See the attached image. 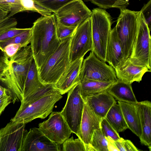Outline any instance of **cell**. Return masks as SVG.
Returning <instances> with one entry per match:
<instances>
[{
  "label": "cell",
  "mask_w": 151,
  "mask_h": 151,
  "mask_svg": "<svg viewBox=\"0 0 151 151\" xmlns=\"http://www.w3.org/2000/svg\"><path fill=\"white\" fill-rule=\"evenodd\" d=\"M33 58L30 45L21 48L12 57L3 52L0 57V82L6 87L13 104L22 100L26 79Z\"/></svg>",
  "instance_id": "6da1fadb"
},
{
  "label": "cell",
  "mask_w": 151,
  "mask_h": 151,
  "mask_svg": "<svg viewBox=\"0 0 151 151\" xmlns=\"http://www.w3.org/2000/svg\"><path fill=\"white\" fill-rule=\"evenodd\" d=\"M56 24L54 13L41 17L33 23L30 43L38 71L60 43L56 35Z\"/></svg>",
  "instance_id": "7a4b0ae2"
},
{
  "label": "cell",
  "mask_w": 151,
  "mask_h": 151,
  "mask_svg": "<svg viewBox=\"0 0 151 151\" xmlns=\"http://www.w3.org/2000/svg\"><path fill=\"white\" fill-rule=\"evenodd\" d=\"M72 37L61 42L56 50L38 70L40 79L43 84H56L69 65Z\"/></svg>",
  "instance_id": "3957f363"
},
{
  "label": "cell",
  "mask_w": 151,
  "mask_h": 151,
  "mask_svg": "<svg viewBox=\"0 0 151 151\" xmlns=\"http://www.w3.org/2000/svg\"><path fill=\"white\" fill-rule=\"evenodd\" d=\"M93 52L100 60L106 62L107 46L111 30L112 19L105 10L93 9L91 17Z\"/></svg>",
  "instance_id": "277c9868"
},
{
  "label": "cell",
  "mask_w": 151,
  "mask_h": 151,
  "mask_svg": "<svg viewBox=\"0 0 151 151\" xmlns=\"http://www.w3.org/2000/svg\"><path fill=\"white\" fill-rule=\"evenodd\" d=\"M62 98V95L57 90L34 101L21 104L11 120L26 124L37 118L44 119L52 112L55 104Z\"/></svg>",
  "instance_id": "5b68a950"
},
{
  "label": "cell",
  "mask_w": 151,
  "mask_h": 151,
  "mask_svg": "<svg viewBox=\"0 0 151 151\" xmlns=\"http://www.w3.org/2000/svg\"><path fill=\"white\" fill-rule=\"evenodd\" d=\"M120 12L114 28L121 45L123 62L131 54L137 35L139 11L124 8Z\"/></svg>",
  "instance_id": "8992f818"
},
{
  "label": "cell",
  "mask_w": 151,
  "mask_h": 151,
  "mask_svg": "<svg viewBox=\"0 0 151 151\" xmlns=\"http://www.w3.org/2000/svg\"><path fill=\"white\" fill-rule=\"evenodd\" d=\"M150 31L141 12L139 11L137 35L129 59L133 64L146 66L151 70Z\"/></svg>",
  "instance_id": "52a82bcc"
},
{
  "label": "cell",
  "mask_w": 151,
  "mask_h": 151,
  "mask_svg": "<svg viewBox=\"0 0 151 151\" xmlns=\"http://www.w3.org/2000/svg\"><path fill=\"white\" fill-rule=\"evenodd\" d=\"M79 78L80 81L88 79L109 82L117 80L114 69L99 59L92 51L83 60Z\"/></svg>",
  "instance_id": "ba28073f"
},
{
  "label": "cell",
  "mask_w": 151,
  "mask_h": 151,
  "mask_svg": "<svg viewBox=\"0 0 151 151\" xmlns=\"http://www.w3.org/2000/svg\"><path fill=\"white\" fill-rule=\"evenodd\" d=\"M84 104L79 82L68 92L66 104L60 112L72 132L77 136L80 131Z\"/></svg>",
  "instance_id": "9c48e42d"
},
{
  "label": "cell",
  "mask_w": 151,
  "mask_h": 151,
  "mask_svg": "<svg viewBox=\"0 0 151 151\" xmlns=\"http://www.w3.org/2000/svg\"><path fill=\"white\" fill-rule=\"evenodd\" d=\"M57 21L64 26L78 27L91 18V11L82 0H75L54 13Z\"/></svg>",
  "instance_id": "30bf717a"
},
{
  "label": "cell",
  "mask_w": 151,
  "mask_h": 151,
  "mask_svg": "<svg viewBox=\"0 0 151 151\" xmlns=\"http://www.w3.org/2000/svg\"><path fill=\"white\" fill-rule=\"evenodd\" d=\"M92 47L90 18L77 27L71 37L70 46V63L84 57L88 52L91 51Z\"/></svg>",
  "instance_id": "8fae6325"
},
{
  "label": "cell",
  "mask_w": 151,
  "mask_h": 151,
  "mask_svg": "<svg viewBox=\"0 0 151 151\" xmlns=\"http://www.w3.org/2000/svg\"><path fill=\"white\" fill-rule=\"evenodd\" d=\"M39 128L50 140L60 145L69 138L72 132L60 112H52Z\"/></svg>",
  "instance_id": "7c38bea8"
},
{
  "label": "cell",
  "mask_w": 151,
  "mask_h": 151,
  "mask_svg": "<svg viewBox=\"0 0 151 151\" xmlns=\"http://www.w3.org/2000/svg\"><path fill=\"white\" fill-rule=\"evenodd\" d=\"M26 124L10 120L0 130V151H22L28 132Z\"/></svg>",
  "instance_id": "4fadbf2b"
},
{
  "label": "cell",
  "mask_w": 151,
  "mask_h": 151,
  "mask_svg": "<svg viewBox=\"0 0 151 151\" xmlns=\"http://www.w3.org/2000/svg\"><path fill=\"white\" fill-rule=\"evenodd\" d=\"M60 145L50 140L39 128L34 127L28 132L22 151H60Z\"/></svg>",
  "instance_id": "5bb4252c"
},
{
  "label": "cell",
  "mask_w": 151,
  "mask_h": 151,
  "mask_svg": "<svg viewBox=\"0 0 151 151\" xmlns=\"http://www.w3.org/2000/svg\"><path fill=\"white\" fill-rule=\"evenodd\" d=\"M101 121L85 102L80 131L77 136L84 143L86 151H89L91 141L94 131L100 128Z\"/></svg>",
  "instance_id": "9a60e30c"
},
{
  "label": "cell",
  "mask_w": 151,
  "mask_h": 151,
  "mask_svg": "<svg viewBox=\"0 0 151 151\" xmlns=\"http://www.w3.org/2000/svg\"><path fill=\"white\" fill-rule=\"evenodd\" d=\"M84 57L70 63L57 82L54 85L56 89L64 94L80 82L79 76Z\"/></svg>",
  "instance_id": "2e32d148"
},
{
  "label": "cell",
  "mask_w": 151,
  "mask_h": 151,
  "mask_svg": "<svg viewBox=\"0 0 151 151\" xmlns=\"http://www.w3.org/2000/svg\"><path fill=\"white\" fill-rule=\"evenodd\" d=\"M114 70L118 80L130 84L134 82H140L146 73L151 71L146 66L133 64L129 58Z\"/></svg>",
  "instance_id": "e0dca14e"
},
{
  "label": "cell",
  "mask_w": 151,
  "mask_h": 151,
  "mask_svg": "<svg viewBox=\"0 0 151 151\" xmlns=\"http://www.w3.org/2000/svg\"><path fill=\"white\" fill-rule=\"evenodd\" d=\"M138 114L142 133L139 138L142 144L151 151V103L146 100L135 104Z\"/></svg>",
  "instance_id": "ac0fdd59"
},
{
  "label": "cell",
  "mask_w": 151,
  "mask_h": 151,
  "mask_svg": "<svg viewBox=\"0 0 151 151\" xmlns=\"http://www.w3.org/2000/svg\"><path fill=\"white\" fill-rule=\"evenodd\" d=\"M83 100L101 120L105 118L111 107L116 103L114 98L107 91L87 96Z\"/></svg>",
  "instance_id": "d6986e66"
},
{
  "label": "cell",
  "mask_w": 151,
  "mask_h": 151,
  "mask_svg": "<svg viewBox=\"0 0 151 151\" xmlns=\"http://www.w3.org/2000/svg\"><path fill=\"white\" fill-rule=\"evenodd\" d=\"M106 62L114 69L123 62L122 47L114 27L111 29L107 46Z\"/></svg>",
  "instance_id": "ffe728a7"
},
{
  "label": "cell",
  "mask_w": 151,
  "mask_h": 151,
  "mask_svg": "<svg viewBox=\"0 0 151 151\" xmlns=\"http://www.w3.org/2000/svg\"><path fill=\"white\" fill-rule=\"evenodd\" d=\"M128 128L139 138L142 131L135 104L118 101Z\"/></svg>",
  "instance_id": "44dd1931"
},
{
  "label": "cell",
  "mask_w": 151,
  "mask_h": 151,
  "mask_svg": "<svg viewBox=\"0 0 151 151\" xmlns=\"http://www.w3.org/2000/svg\"><path fill=\"white\" fill-rule=\"evenodd\" d=\"M107 91L118 101L133 104L138 102L131 84L118 79Z\"/></svg>",
  "instance_id": "7402d4cb"
},
{
  "label": "cell",
  "mask_w": 151,
  "mask_h": 151,
  "mask_svg": "<svg viewBox=\"0 0 151 151\" xmlns=\"http://www.w3.org/2000/svg\"><path fill=\"white\" fill-rule=\"evenodd\" d=\"M115 82H101L88 79L81 80L79 83L82 97L84 99L87 96L107 91Z\"/></svg>",
  "instance_id": "603a6c76"
},
{
  "label": "cell",
  "mask_w": 151,
  "mask_h": 151,
  "mask_svg": "<svg viewBox=\"0 0 151 151\" xmlns=\"http://www.w3.org/2000/svg\"><path fill=\"white\" fill-rule=\"evenodd\" d=\"M45 85L43 84L40 79L38 70L33 58L27 75L21 101Z\"/></svg>",
  "instance_id": "cb8c5ba5"
},
{
  "label": "cell",
  "mask_w": 151,
  "mask_h": 151,
  "mask_svg": "<svg viewBox=\"0 0 151 151\" xmlns=\"http://www.w3.org/2000/svg\"><path fill=\"white\" fill-rule=\"evenodd\" d=\"M105 118L118 133L128 128L121 108L116 103L111 107Z\"/></svg>",
  "instance_id": "d4e9b609"
},
{
  "label": "cell",
  "mask_w": 151,
  "mask_h": 151,
  "mask_svg": "<svg viewBox=\"0 0 151 151\" xmlns=\"http://www.w3.org/2000/svg\"><path fill=\"white\" fill-rule=\"evenodd\" d=\"M108 142L101 128L95 130L89 145V151H108Z\"/></svg>",
  "instance_id": "484cf974"
},
{
  "label": "cell",
  "mask_w": 151,
  "mask_h": 151,
  "mask_svg": "<svg viewBox=\"0 0 151 151\" xmlns=\"http://www.w3.org/2000/svg\"><path fill=\"white\" fill-rule=\"evenodd\" d=\"M32 34V27L29 28L25 31L14 37L0 41V50L2 52L6 46L12 44H19L23 47H26L30 43Z\"/></svg>",
  "instance_id": "4316f807"
},
{
  "label": "cell",
  "mask_w": 151,
  "mask_h": 151,
  "mask_svg": "<svg viewBox=\"0 0 151 151\" xmlns=\"http://www.w3.org/2000/svg\"><path fill=\"white\" fill-rule=\"evenodd\" d=\"M91 2L101 8H115L120 9L126 8L129 4V0H84Z\"/></svg>",
  "instance_id": "83f0119b"
},
{
  "label": "cell",
  "mask_w": 151,
  "mask_h": 151,
  "mask_svg": "<svg viewBox=\"0 0 151 151\" xmlns=\"http://www.w3.org/2000/svg\"><path fill=\"white\" fill-rule=\"evenodd\" d=\"M20 2L25 11L36 12L43 16L50 15L53 13L33 0H20Z\"/></svg>",
  "instance_id": "f1b7e54d"
},
{
  "label": "cell",
  "mask_w": 151,
  "mask_h": 151,
  "mask_svg": "<svg viewBox=\"0 0 151 151\" xmlns=\"http://www.w3.org/2000/svg\"><path fill=\"white\" fill-rule=\"evenodd\" d=\"M63 151H86V146L79 138L74 139L73 137L66 140L63 143Z\"/></svg>",
  "instance_id": "f546056e"
},
{
  "label": "cell",
  "mask_w": 151,
  "mask_h": 151,
  "mask_svg": "<svg viewBox=\"0 0 151 151\" xmlns=\"http://www.w3.org/2000/svg\"><path fill=\"white\" fill-rule=\"evenodd\" d=\"M45 8L54 13L58 9L75 0H33Z\"/></svg>",
  "instance_id": "4dcf8cb0"
},
{
  "label": "cell",
  "mask_w": 151,
  "mask_h": 151,
  "mask_svg": "<svg viewBox=\"0 0 151 151\" xmlns=\"http://www.w3.org/2000/svg\"><path fill=\"white\" fill-rule=\"evenodd\" d=\"M101 130L105 136L109 137L114 141L120 139L119 133L108 122L105 118L102 119L100 124Z\"/></svg>",
  "instance_id": "1f68e13d"
},
{
  "label": "cell",
  "mask_w": 151,
  "mask_h": 151,
  "mask_svg": "<svg viewBox=\"0 0 151 151\" xmlns=\"http://www.w3.org/2000/svg\"><path fill=\"white\" fill-rule=\"evenodd\" d=\"M77 27L64 26L57 21L56 32L58 39L61 42L69 37L72 36Z\"/></svg>",
  "instance_id": "d6a6232c"
},
{
  "label": "cell",
  "mask_w": 151,
  "mask_h": 151,
  "mask_svg": "<svg viewBox=\"0 0 151 151\" xmlns=\"http://www.w3.org/2000/svg\"><path fill=\"white\" fill-rule=\"evenodd\" d=\"M9 14L5 18L0 19V35L9 29L16 27L17 24V19L10 17Z\"/></svg>",
  "instance_id": "836d02e7"
},
{
  "label": "cell",
  "mask_w": 151,
  "mask_h": 151,
  "mask_svg": "<svg viewBox=\"0 0 151 151\" xmlns=\"http://www.w3.org/2000/svg\"><path fill=\"white\" fill-rule=\"evenodd\" d=\"M28 29V28H17L16 27L10 29L0 35V41L14 37L24 32Z\"/></svg>",
  "instance_id": "e575fe53"
},
{
  "label": "cell",
  "mask_w": 151,
  "mask_h": 151,
  "mask_svg": "<svg viewBox=\"0 0 151 151\" xmlns=\"http://www.w3.org/2000/svg\"><path fill=\"white\" fill-rule=\"evenodd\" d=\"M140 11L141 12L145 20L148 27L151 30V0L144 5Z\"/></svg>",
  "instance_id": "d590c367"
},
{
  "label": "cell",
  "mask_w": 151,
  "mask_h": 151,
  "mask_svg": "<svg viewBox=\"0 0 151 151\" xmlns=\"http://www.w3.org/2000/svg\"><path fill=\"white\" fill-rule=\"evenodd\" d=\"M22 47H23L21 44H10L4 48L2 52L5 53L7 56L11 57L14 55Z\"/></svg>",
  "instance_id": "8d00e7d4"
},
{
  "label": "cell",
  "mask_w": 151,
  "mask_h": 151,
  "mask_svg": "<svg viewBox=\"0 0 151 151\" xmlns=\"http://www.w3.org/2000/svg\"><path fill=\"white\" fill-rule=\"evenodd\" d=\"M12 102V98L8 94L0 98V116L5 108Z\"/></svg>",
  "instance_id": "74e56055"
},
{
  "label": "cell",
  "mask_w": 151,
  "mask_h": 151,
  "mask_svg": "<svg viewBox=\"0 0 151 151\" xmlns=\"http://www.w3.org/2000/svg\"><path fill=\"white\" fill-rule=\"evenodd\" d=\"M122 146L124 151H139L138 150L133 144L132 142L129 140H122Z\"/></svg>",
  "instance_id": "f35d334b"
},
{
  "label": "cell",
  "mask_w": 151,
  "mask_h": 151,
  "mask_svg": "<svg viewBox=\"0 0 151 151\" xmlns=\"http://www.w3.org/2000/svg\"><path fill=\"white\" fill-rule=\"evenodd\" d=\"M106 137L108 142L107 147L108 151H119L114 144V140L109 137Z\"/></svg>",
  "instance_id": "ab89813d"
},
{
  "label": "cell",
  "mask_w": 151,
  "mask_h": 151,
  "mask_svg": "<svg viewBox=\"0 0 151 151\" xmlns=\"http://www.w3.org/2000/svg\"><path fill=\"white\" fill-rule=\"evenodd\" d=\"M8 94L7 89L0 85V98Z\"/></svg>",
  "instance_id": "60d3db41"
},
{
  "label": "cell",
  "mask_w": 151,
  "mask_h": 151,
  "mask_svg": "<svg viewBox=\"0 0 151 151\" xmlns=\"http://www.w3.org/2000/svg\"><path fill=\"white\" fill-rule=\"evenodd\" d=\"M0 8H1V5H0Z\"/></svg>",
  "instance_id": "b9f144b4"
},
{
  "label": "cell",
  "mask_w": 151,
  "mask_h": 151,
  "mask_svg": "<svg viewBox=\"0 0 151 151\" xmlns=\"http://www.w3.org/2000/svg\"><path fill=\"white\" fill-rule=\"evenodd\" d=\"M18 0V1H20V0Z\"/></svg>",
  "instance_id": "7bdbcfd3"
}]
</instances>
